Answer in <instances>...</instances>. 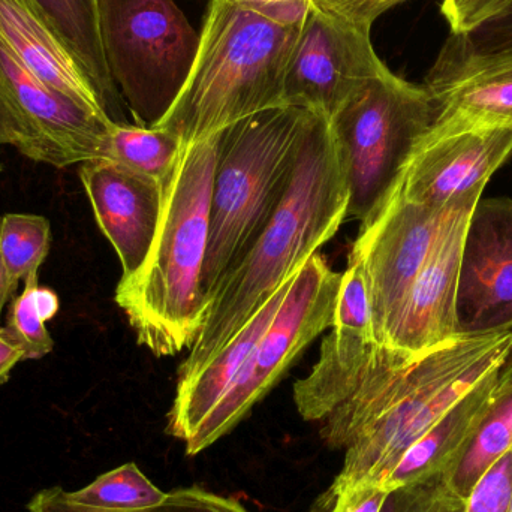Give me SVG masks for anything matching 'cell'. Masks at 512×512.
I'll return each instance as SVG.
<instances>
[{
    "label": "cell",
    "mask_w": 512,
    "mask_h": 512,
    "mask_svg": "<svg viewBox=\"0 0 512 512\" xmlns=\"http://www.w3.org/2000/svg\"><path fill=\"white\" fill-rule=\"evenodd\" d=\"M512 331L457 336L417 357L381 346L354 396L316 424L321 441L342 450V469L316 505L379 486L400 457L468 391L499 369Z\"/></svg>",
    "instance_id": "1"
},
{
    "label": "cell",
    "mask_w": 512,
    "mask_h": 512,
    "mask_svg": "<svg viewBox=\"0 0 512 512\" xmlns=\"http://www.w3.org/2000/svg\"><path fill=\"white\" fill-rule=\"evenodd\" d=\"M348 204V182L330 119L313 111L291 186L252 248L210 295L203 327L180 366L179 381L209 363L265 301L336 236L348 216Z\"/></svg>",
    "instance_id": "2"
},
{
    "label": "cell",
    "mask_w": 512,
    "mask_h": 512,
    "mask_svg": "<svg viewBox=\"0 0 512 512\" xmlns=\"http://www.w3.org/2000/svg\"><path fill=\"white\" fill-rule=\"evenodd\" d=\"M219 134L188 144L165 188L155 242L134 276L120 279L116 303L138 343L156 357L191 349L206 318L203 271L209 243Z\"/></svg>",
    "instance_id": "3"
},
{
    "label": "cell",
    "mask_w": 512,
    "mask_h": 512,
    "mask_svg": "<svg viewBox=\"0 0 512 512\" xmlns=\"http://www.w3.org/2000/svg\"><path fill=\"white\" fill-rule=\"evenodd\" d=\"M301 29L230 0H212L191 75L153 128L177 135L188 146L282 107L286 71Z\"/></svg>",
    "instance_id": "4"
},
{
    "label": "cell",
    "mask_w": 512,
    "mask_h": 512,
    "mask_svg": "<svg viewBox=\"0 0 512 512\" xmlns=\"http://www.w3.org/2000/svg\"><path fill=\"white\" fill-rule=\"evenodd\" d=\"M312 114L307 108L282 105L219 132L203 271L206 304L285 198Z\"/></svg>",
    "instance_id": "5"
},
{
    "label": "cell",
    "mask_w": 512,
    "mask_h": 512,
    "mask_svg": "<svg viewBox=\"0 0 512 512\" xmlns=\"http://www.w3.org/2000/svg\"><path fill=\"white\" fill-rule=\"evenodd\" d=\"M438 107L424 86L385 68L330 119L349 189L348 216L361 228L390 203Z\"/></svg>",
    "instance_id": "6"
},
{
    "label": "cell",
    "mask_w": 512,
    "mask_h": 512,
    "mask_svg": "<svg viewBox=\"0 0 512 512\" xmlns=\"http://www.w3.org/2000/svg\"><path fill=\"white\" fill-rule=\"evenodd\" d=\"M111 77L135 122L158 125L185 87L200 47L174 0H99Z\"/></svg>",
    "instance_id": "7"
},
{
    "label": "cell",
    "mask_w": 512,
    "mask_h": 512,
    "mask_svg": "<svg viewBox=\"0 0 512 512\" xmlns=\"http://www.w3.org/2000/svg\"><path fill=\"white\" fill-rule=\"evenodd\" d=\"M342 279L343 273L334 271L322 255L310 256L295 274L282 306L256 343L233 387L186 451L188 456H198L233 432L295 358L322 331L331 328Z\"/></svg>",
    "instance_id": "8"
},
{
    "label": "cell",
    "mask_w": 512,
    "mask_h": 512,
    "mask_svg": "<svg viewBox=\"0 0 512 512\" xmlns=\"http://www.w3.org/2000/svg\"><path fill=\"white\" fill-rule=\"evenodd\" d=\"M465 198L432 207L412 203L394 192L376 221L361 228L349 261L363 274L379 345H387L415 279Z\"/></svg>",
    "instance_id": "9"
},
{
    "label": "cell",
    "mask_w": 512,
    "mask_h": 512,
    "mask_svg": "<svg viewBox=\"0 0 512 512\" xmlns=\"http://www.w3.org/2000/svg\"><path fill=\"white\" fill-rule=\"evenodd\" d=\"M385 68L373 50L370 30L313 8L289 60L283 105L307 108L331 119Z\"/></svg>",
    "instance_id": "10"
},
{
    "label": "cell",
    "mask_w": 512,
    "mask_h": 512,
    "mask_svg": "<svg viewBox=\"0 0 512 512\" xmlns=\"http://www.w3.org/2000/svg\"><path fill=\"white\" fill-rule=\"evenodd\" d=\"M512 155V126H436L421 140L396 194L412 203L445 207L484 191Z\"/></svg>",
    "instance_id": "11"
},
{
    "label": "cell",
    "mask_w": 512,
    "mask_h": 512,
    "mask_svg": "<svg viewBox=\"0 0 512 512\" xmlns=\"http://www.w3.org/2000/svg\"><path fill=\"white\" fill-rule=\"evenodd\" d=\"M512 200L489 198L472 210L463 240L456 298L457 336L512 331Z\"/></svg>",
    "instance_id": "12"
},
{
    "label": "cell",
    "mask_w": 512,
    "mask_h": 512,
    "mask_svg": "<svg viewBox=\"0 0 512 512\" xmlns=\"http://www.w3.org/2000/svg\"><path fill=\"white\" fill-rule=\"evenodd\" d=\"M379 349L363 274L349 261L319 360L312 372L294 385V402L301 418L319 424L348 402L369 375Z\"/></svg>",
    "instance_id": "13"
},
{
    "label": "cell",
    "mask_w": 512,
    "mask_h": 512,
    "mask_svg": "<svg viewBox=\"0 0 512 512\" xmlns=\"http://www.w3.org/2000/svg\"><path fill=\"white\" fill-rule=\"evenodd\" d=\"M0 93L47 147L53 167L102 159L111 122L42 83L0 36Z\"/></svg>",
    "instance_id": "14"
},
{
    "label": "cell",
    "mask_w": 512,
    "mask_h": 512,
    "mask_svg": "<svg viewBox=\"0 0 512 512\" xmlns=\"http://www.w3.org/2000/svg\"><path fill=\"white\" fill-rule=\"evenodd\" d=\"M424 87L438 107L436 126H512V48L477 51L451 32Z\"/></svg>",
    "instance_id": "15"
},
{
    "label": "cell",
    "mask_w": 512,
    "mask_h": 512,
    "mask_svg": "<svg viewBox=\"0 0 512 512\" xmlns=\"http://www.w3.org/2000/svg\"><path fill=\"white\" fill-rule=\"evenodd\" d=\"M483 191L472 192L430 252L394 322L385 348L417 357L450 342L456 333V298L463 240Z\"/></svg>",
    "instance_id": "16"
},
{
    "label": "cell",
    "mask_w": 512,
    "mask_h": 512,
    "mask_svg": "<svg viewBox=\"0 0 512 512\" xmlns=\"http://www.w3.org/2000/svg\"><path fill=\"white\" fill-rule=\"evenodd\" d=\"M80 179L99 228L119 256L120 279L134 276L155 242L167 186L110 159L84 162Z\"/></svg>",
    "instance_id": "17"
},
{
    "label": "cell",
    "mask_w": 512,
    "mask_h": 512,
    "mask_svg": "<svg viewBox=\"0 0 512 512\" xmlns=\"http://www.w3.org/2000/svg\"><path fill=\"white\" fill-rule=\"evenodd\" d=\"M294 276L265 301L251 321L209 363L191 378L177 382L176 399L168 414L167 433L182 441L185 451L194 445L204 424L233 387L256 343L282 306Z\"/></svg>",
    "instance_id": "18"
},
{
    "label": "cell",
    "mask_w": 512,
    "mask_h": 512,
    "mask_svg": "<svg viewBox=\"0 0 512 512\" xmlns=\"http://www.w3.org/2000/svg\"><path fill=\"white\" fill-rule=\"evenodd\" d=\"M499 369L481 379L435 426L400 457L378 487L388 493L436 478L450 477L478 435L495 400Z\"/></svg>",
    "instance_id": "19"
},
{
    "label": "cell",
    "mask_w": 512,
    "mask_h": 512,
    "mask_svg": "<svg viewBox=\"0 0 512 512\" xmlns=\"http://www.w3.org/2000/svg\"><path fill=\"white\" fill-rule=\"evenodd\" d=\"M0 36L42 83L108 117L83 69L29 0H0Z\"/></svg>",
    "instance_id": "20"
},
{
    "label": "cell",
    "mask_w": 512,
    "mask_h": 512,
    "mask_svg": "<svg viewBox=\"0 0 512 512\" xmlns=\"http://www.w3.org/2000/svg\"><path fill=\"white\" fill-rule=\"evenodd\" d=\"M30 5L65 42L92 84L108 119L128 123L123 98L111 77L102 45L99 0H29Z\"/></svg>",
    "instance_id": "21"
},
{
    "label": "cell",
    "mask_w": 512,
    "mask_h": 512,
    "mask_svg": "<svg viewBox=\"0 0 512 512\" xmlns=\"http://www.w3.org/2000/svg\"><path fill=\"white\" fill-rule=\"evenodd\" d=\"M183 149V141L165 129L113 123L102 159H110L167 186L176 174Z\"/></svg>",
    "instance_id": "22"
},
{
    "label": "cell",
    "mask_w": 512,
    "mask_h": 512,
    "mask_svg": "<svg viewBox=\"0 0 512 512\" xmlns=\"http://www.w3.org/2000/svg\"><path fill=\"white\" fill-rule=\"evenodd\" d=\"M498 387V385H496ZM512 450V387L495 391V400L484 418L471 448L448 483L462 498L468 499L481 475L504 454Z\"/></svg>",
    "instance_id": "23"
},
{
    "label": "cell",
    "mask_w": 512,
    "mask_h": 512,
    "mask_svg": "<svg viewBox=\"0 0 512 512\" xmlns=\"http://www.w3.org/2000/svg\"><path fill=\"white\" fill-rule=\"evenodd\" d=\"M68 495L83 507L104 512L150 510L167 498V492L156 487L135 463H125Z\"/></svg>",
    "instance_id": "24"
},
{
    "label": "cell",
    "mask_w": 512,
    "mask_h": 512,
    "mask_svg": "<svg viewBox=\"0 0 512 512\" xmlns=\"http://www.w3.org/2000/svg\"><path fill=\"white\" fill-rule=\"evenodd\" d=\"M59 309V297L53 289L39 285L38 273L24 279L23 292L9 307L6 328L23 346L27 360H39L53 351V337L47 322Z\"/></svg>",
    "instance_id": "25"
},
{
    "label": "cell",
    "mask_w": 512,
    "mask_h": 512,
    "mask_svg": "<svg viewBox=\"0 0 512 512\" xmlns=\"http://www.w3.org/2000/svg\"><path fill=\"white\" fill-rule=\"evenodd\" d=\"M50 246V221L44 216L8 213L0 219V255L15 289L38 273Z\"/></svg>",
    "instance_id": "26"
},
{
    "label": "cell",
    "mask_w": 512,
    "mask_h": 512,
    "mask_svg": "<svg viewBox=\"0 0 512 512\" xmlns=\"http://www.w3.org/2000/svg\"><path fill=\"white\" fill-rule=\"evenodd\" d=\"M27 512H104L83 507L69 498L62 487H50L33 496ZM138 512H251L239 501L201 487H185L167 493V498L150 508Z\"/></svg>",
    "instance_id": "27"
},
{
    "label": "cell",
    "mask_w": 512,
    "mask_h": 512,
    "mask_svg": "<svg viewBox=\"0 0 512 512\" xmlns=\"http://www.w3.org/2000/svg\"><path fill=\"white\" fill-rule=\"evenodd\" d=\"M465 508L466 499L442 477L388 493L381 512H465Z\"/></svg>",
    "instance_id": "28"
},
{
    "label": "cell",
    "mask_w": 512,
    "mask_h": 512,
    "mask_svg": "<svg viewBox=\"0 0 512 512\" xmlns=\"http://www.w3.org/2000/svg\"><path fill=\"white\" fill-rule=\"evenodd\" d=\"M512 502V450L496 460L472 487L465 512H510Z\"/></svg>",
    "instance_id": "29"
},
{
    "label": "cell",
    "mask_w": 512,
    "mask_h": 512,
    "mask_svg": "<svg viewBox=\"0 0 512 512\" xmlns=\"http://www.w3.org/2000/svg\"><path fill=\"white\" fill-rule=\"evenodd\" d=\"M512 8V0H442L441 11L451 32L468 35L481 24Z\"/></svg>",
    "instance_id": "30"
},
{
    "label": "cell",
    "mask_w": 512,
    "mask_h": 512,
    "mask_svg": "<svg viewBox=\"0 0 512 512\" xmlns=\"http://www.w3.org/2000/svg\"><path fill=\"white\" fill-rule=\"evenodd\" d=\"M0 146H12L26 158L53 165L47 147L30 131L29 126L15 113L5 96L0 93Z\"/></svg>",
    "instance_id": "31"
},
{
    "label": "cell",
    "mask_w": 512,
    "mask_h": 512,
    "mask_svg": "<svg viewBox=\"0 0 512 512\" xmlns=\"http://www.w3.org/2000/svg\"><path fill=\"white\" fill-rule=\"evenodd\" d=\"M405 0H313V8L358 29L370 30L376 18Z\"/></svg>",
    "instance_id": "32"
},
{
    "label": "cell",
    "mask_w": 512,
    "mask_h": 512,
    "mask_svg": "<svg viewBox=\"0 0 512 512\" xmlns=\"http://www.w3.org/2000/svg\"><path fill=\"white\" fill-rule=\"evenodd\" d=\"M283 26L301 27L313 9V0H230Z\"/></svg>",
    "instance_id": "33"
},
{
    "label": "cell",
    "mask_w": 512,
    "mask_h": 512,
    "mask_svg": "<svg viewBox=\"0 0 512 512\" xmlns=\"http://www.w3.org/2000/svg\"><path fill=\"white\" fill-rule=\"evenodd\" d=\"M465 38L468 44L477 51L512 48V8L493 20L481 24L480 27L465 35Z\"/></svg>",
    "instance_id": "34"
},
{
    "label": "cell",
    "mask_w": 512,
    "mask_h": 512,
    "mask_svg": "<svg viewBox=\"0 0 512 512\" xmlns=\"http://www.w3.org/2000/svg\"><path fill=\"white\" fill-rule=\"evenodd\" d=\"M387 490L378 486L360 487L325 505H316L312 512H381Z\"/></svg>",
    "instance_id": "35"
},
{
    "label": "cell",
    "mask_w": 512,
    "mask_h": 512,
    "mask_svg": "<svg viewBox=\"0 0 512 512\" xmlns=\"http://www.w3.org/2000/svg\"><path fill=\"white\" fill-rule=\"evenodd\" d=\"M26 360V351L21 343L9 333L8 328H0V385L8 382L12 369L20 361Z\"/></svg>",
    "instance_id": "36"
},
{
    "label": "cell",
    "mask_w": 512,
    "mask_h": 512,
    "mask_svg": "<svg viewBox=\"0 0 512 512\" xmlns=\"http://www.w3.org/2000/svg\"><path fill=\"white\" fill-rule=\"evenodd\" d=\"M15 291L17 289L12 285L5 262H3L2 255H0V316H2L3 307L8 304Z\"/></svg>",
    "instance_id": "37"
},
{
    "label": "cell",
    "mask_w": 512,
    "mask_h": 512,
    "mask_svg": "<svg viewBox=\"0 0 512 512\" xmlns=\"http://www.w3.org/2000/svg\"><path fill=\"white\" fill-rule=\"evenodd\" d=\"M512 387V346L504 363L499 367L498 390H507Z\"/></svg>",
    "instance_id": "38"
},
{
    "label": "cell",
    "mask_w": 512,
    "mask_h": 512,
    "mask_svg": "<svg viewBox=\"0 0 512 512\" xmlns=\"http://www.w3.org/2000/svg\"><path fill=\"white\" fill-rule=\"evenodd\" d=\"M0 173H2V164H0Z\"/></svg>",
    "instance_id": "39"
},
{
    "label": "cell",
    "mask_w": 512,
    "mask_h": 512,
    "mask_svg": "<svg viewBox=\"0 0 512 512\" xmlns=\"http://www.w3.org/2000/svg\"><path fill=\"white\" fill-rule=\"evenodd\" d=\"M510 512H512V502H511V508H510Z\"/></svg>",
    "instance_id": "40"
}]
</instances>
